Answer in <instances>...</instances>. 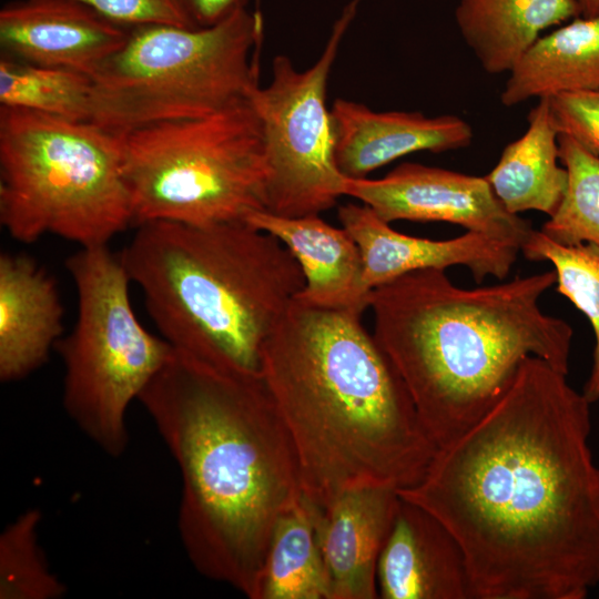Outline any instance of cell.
<instances>
[{
	"instance_id": "obj_2",
	"label": "cell",
	"mask_w": 599,
	"mask_h": 599,
	"mask_svg": "<svg viewBox=\"0 0 599 599\" xmlns=\"http://www.w3.org/2000/svg\"><path fill=\"white\" fill-rule=\"evenodd\" d=\"M138 399L181 474L177 529L190 561L254 599L275 525L304 497L293 441L260 373L174 349Z\"/></svg>"
},
{
	"instance_id": "obj_3",
	"label": "cell",
	"mask_w": 599,
	"mask_h": 599,
	"mask_svg": "<svg viewBox=\"0 0 599 599\" xmlns=\"http://www.w3.org/2000/svg\"><path fill=\"white\" fill-rule=\"evenodd\" d=\"M260 375L293 441L303 495L318 508L352 489L410 487L437 450L363 313L293 298L262 347Z\"/></svg>"
},
{
	"instance_id": "obj_25",
	"label": "cell",
	"mask_w": 599,
	"mask_h": 599,
	"mask_svg": "<svg viewBox=\"0 0 599 599\" xmlns=\"http://www.w3.org/2000/svg\"><path fill=\"white\" fill-rule=\"evenodd\" d=\"M559 160L568 173L565 196L540 231L554 242L599 247V156L559 134Z\"/></svg>"
},
{
	"instance_id": "obj_23",
	"label": "cell",
	"mask_w": 599,
	"mask_h": 599,
	"mask_svg": "<svg viewBox=\"0 0 599 599\" xmlns=\"http://www.w3.org/2000/svg\"><path fill=\"white\" fill-rule=\"evenodd\" d=\"M90 98V75L1 54L0 106L88 121Z\"/></svg>"
},
{
	"instance_id": "obj_7",
	"label": "cell",
	"mask_w": 599,
	"mask_h": 599,
	"mask_svg": "<svg viewBox=\"0 0 599 599\" xmlns=\"http://www.w3.org/2000/svg\"><path fill=\"white\" fill-rule=\"evenodd\" d=\"M263 32L261 12L247 9L206 28L131 26L91 75L88 122L123 134L248 100L260 85Z\"/></svg>"
},
{
	"instance_id": "obj_21",
	"label": "cell",
	"mask_w": 599,
	"mask_h": 599,
	"mask_svg": "<svg viewBox=\"0 0 599 599\" xmlns=\"http://www.w3.org/2000/svg\"><path fill=\"white\" fill-rule=\"evenodd\" d=\"M527 120L525 133L504 148L485 179L508 212L538 211L550 217L565 196L568 173L558 163L559 132L549 99H539Z\"/></svg>"
},
{
	"instance_id": "obj_18",
	"label": "cell",
	"mask_w": 599,
	"mask_h": 599,
	"mask_svg": "<svg viewBox=\"0 0 599 599\" xmlns=\"http://www.w3.org/2000/svg\"><path fill=\"white\" fill-rule=\"evenodd\" d=\"M54 281L30 256L0 255V378L29 375L49 357L63 332Z\"/></svg>"
},
{
	"instance_id": "obj_15",
	"label": "cell",
	"mask_w": 599,
	"mask_h": 599,
	"mask_svg": "<svg viewBox=\"0 0 599 599\" xmlns=\"http://www.w3.org/2000/svg\"><path fill=\"white\" fill-rule=\"evenodd\" d=\"M377 587L383 599H474L457 539L434 515L402 497L378 558Z\"/></svg>"
},
{
	"instance_id": "obj_11",
	"label": "cell",
	"mask_w": 599,
	"mask_h": 599,
	"mask_svg": "<svg viewBox=\"0 0 599 599\" xmlns=\"http://www.w3.org/2000/svg\"><path fill=\"white\" fill-rule=\"evenodd\" d=\"M344 196L369 206L380 219L448 222L520 247L534 230L508 212L485 176L406 162L380 179H346Z\"/></svg>"
},
{
	"instance_id": "obj_5",
	"label": "cell",
	"mask_w": 599,
	"mask_h": 599,
	"mask_svg": "<svg viewBox=\"0 0 599 599\" xmlns=\"http://www.w3.org/2000/svg\"><path fill=\"white\" fill-rule=\"evenodd\" d=\"M120 256L175 351L238 373H260L266 338L304 286L292 253L247 222L142 223Z\"/></svg>"
},
{
	"instance_id": "obj_24",
	"label": "cell",
	"mask_w": 599,
	"mask_h": 599,
	"mask_svg": "<svg viewBox=\"0 0 599 599\" xmlns=\"http://www.w3.org/2000/svg\"><path fill=\"white\" fill-rule=\"evenodd\" d=\"M520 252L530 261H548L557 275V292L568 298L590 322L595 346L590 374L581 390L590 404L599 400V247L566 246L532 230Z\"/></svg>"
},
{
	"instance_id": "obj_22",
	"label": "cell",
	"mask_w": 599,
	"mask_h": 599,
	"mask_svg": "<svg viewBox=\"0 0 599 599\" xmlns=\"http://www.w3.org/2000/svg\"><path fill=\"white\" fill-rule=\"evenodd\" d=\"M314 512L303 497L277 520L254 599H328Z\"/></svg>"
},
{
	"instance_id": "obj_13",
	"label": "cell",
	"mask_w": 599,
	"mask_h": 599,
	"mask_svg": "<svg viewBox=\"0 0 599 599\" xmlns=\"http://www.w3.org/2000/svg\"><path fill=\"white\" fill-rule=\"evenodd\" d=\"M129 30L79 0H16L0 10L2 54L90 77Z\"/></svg>"
},
{
	"instance_id": "obj_1",
	"label": "cell",
	"mask_w": 599,
	"mask_h": 599,
	"mask_svg": "<svg viewBox=\"0 0 599 599\" xmlns=\"http://www.w3.org/2000/svg\"><path fill=\"white\" fill-rule=\"evenodd\" d=\"M590 403L527 357L496 403L398 495L460 545L474 599H585L599 585Z\"/></svg>"
},
{
	"instance_id": "obj_8",
	"label": "cell",
	"mask_w": 599,
	"mask_h": 599,
	"mask_svg": "<svg viewBox=\"0 0 599 599\" xmlns=\"http://www.w3.org/2000/svg\"><path fill=\"white\" fill-rule=\"evenodd\" d=\"M116 135L135 225L245 222L267 210L263 131L250 99Z\"/></svg>"
},
{
	"instance_id": "obj_28",
	"label": "cell",
	"mask_w": 599,
	"mask_h": 599,
	"mask_svg": "<svg viewBox=\"0 0 599 599\" xmlns=\"http://www.w3.org/2000/svg\"><path fill=\"white\" fill-rule=\"evenodd\" d=\"M124 26L169 23L195 28L181 0H79Z\"/></svg>"
},
{
	"instance_id": "obj_30",
	"label": "cell",
	"mask_w": 599,
	"mask_h": 599,
	"mask_svg": "<svg viewBox=\"0 0 599 599\" xmlns=\"http://www.w3.org/2000/svg\"><path fill=\"white\" fill-rule=\"evenodd\" d=\"M581 8L582 17L599 14V0H577Z\"/></svg>"
},
{
	"instance_id": "obj_26",
	"label": "cell",
	"mask_w": 599,
	"mask_h": 599,
	"mask_svg": "<svg viewBox=\"0 0 599 599\" xmlns=\"http://www.w3.org/2000/svg\"><path fill=\"white\" fill-rule=\"evenodd\" d=\"M41 517L38 509H28L0 535L1 599H57L65 593L38 541Z\"/></svg>"
},
{
	"instance_id": "obj_6",
	"label": "cell",
	"mask_w": 599,
	"mask_h": 599,
	"mask_svg": "<svg viewBox=\"0 0 599 599\" xmlns=\"http://www.w3.org/2000/svg\"><path fill=\"white\" fill-rule=\"evenodd\" d=\"M0 222L23 243L53 234L108 245L134 224L119 135L0 106Z\"/></svg>"
},
{
	"instance_id": "obj_17",
	"label": "cell",
	"mask_w": 599,
	"mask_h": 599,
	"mask_svg": "<svg viewBox=\"0 0 599 599\" xmlns=\"http://www.w3.org/2000/svg\"><path fill=\"white\" fill-rule=\"evenodd\" d=\"M248 224L275 236L301 266L304 286L294 297L304 305L364 313L370 293L363 281L359 248L344 227H334L319 215L285 217L257 211Z\"/></svg>"
},
{
	"instance_id": "obj_16",
	"label": "cell",
	"mask_w": 599,
	"mask_h": 599,
	"mask_svg": "<svg viewBox=\"0 0 599 599\" xmlns=\"http://www.w3.org/2000/svg\"><path fill=\"white\" fill-rule=\"evenodd\" d=\"M335 162L348 179L370 172L414 152L458 150L471 143V126L453 114L374 111L363 103L337 99L331 108Z\"/></svg>"
},
{
	"instance_id": "obj_19",
	"label": "cell",
	"mask_w": 599,
	"mask_h": 599,
	"mask_svg": "<svg viewBox=\"0 0 599 599\" xmlns=\"http://www.w3.org/2000/svg\"><path fill=\"white\" fill-rule=\"evenodd\" d=\"M508 74L500 94L505 106L599 90V14L577 17L540 35Z\"/></svg>"
},
{
	"instance_id": "obj_20",
	"label": "cell",
	"mask_w": 599,
	"mask_h": 599,
	"mask_svg": "<svg viewBox=\"0 0 599 599\" xmlns=\"http://www.w3.org/2000/svg\"><path fill=\"white\" fill-rule=\"evenodd\" d=\"M582 16L577 0H458L459 33L481 68L509 72L548 28Z\"/></svg>"
},
{
	"instance_id": "obj_9",
	"label": "cell",
	"mask_w": 599,
	"mask_h": 599,
	"mask_svg": "<svg viewBox=\"0 0 599 599\" xmlns=\"http://www.w3.org/2000/svg\"><path fill=\"white\" fill-rule=\"evenodd\" d=\"M65 266L78 294V317L55 344L64 366L63 406L88 438L119 457L129 443V405L174 348L136 318L130 276L108 245L81 247Z\"/></svg>"
},
{
	"instance_id": "obj_4",
	"label": "cell",
	"mask_w": 599,
	"mask_h": 599,
	"mask_svg": "<svg viewBox=\"0 0 599 599\" xmlns=\"http://www.w3.org/2000/svg\"><path fill=\"white\" fill-rule=\"evenodd\" d=\"M556 281L551 270L463 288L430 268L372 291L373 334L437 448L483 417L527 357L568 374L572 328L539 306Z\"/></svg>"
},
{
	"instance_id": "obj_27",
	"label": "cell",
	"mask_w": 599,
	"mask_h": 599,
	"mask_svg": "<svg viewBox=\"0 0 599 599\" xmlns=\"http://www.w3.org/2000/svg\"><path fill=\"white\" fill-rule=\"evenodd\" d=\"M548 99L559 134L569 135L599 156V90L564 93Z\"/></svg>"
},
{
	"instance_id": "obj_29",
	"label": "cell",
	"mask_w": 599,
	"mask_h": 599,
	"mask_svg": "<svg viewBox=\"0 0 599 599\" xmlns=\"http://www.w3.org/2000/svg\"><path fill=\"white\" fill-rule=\"evenodd\" d=\"M195 28H206L222 22L238 11L247 9L250 0H181Z\"/></svg>"
},
{
	"instance_id": "obj_12",
	"label": "cell",
	"mask_w": 599,
	"mask_h": 599,
	"mask_svg": "<svg viewBox=\"0 0 599 599\" xmlns=\"http://www.w3.org/2000/svg\"><path fill=\"white\" fill-rule=\"evenodd\" d=\"M338 219L359 248L369 291L413 271L450 266L467 267L478 283L486 277L501 281L520 252L516 244L471 231L440 241L406 235L363 203L339 206Z\"/></svg>"
},
{
	"instance_id": "obj_14",
	"label": "cell",
	"mask_w": 599,
	"mask_h": 599,
	"mask_svg": "<svg viewBox=\"0 0 599 599\" xmlns=\"http://www.w3.org/2000/svg\"><path fill=\"white\" fill-rule=\"evenodd\" d=\"M400 497L386 486L347 490L315 507L328 599L378 598L377 562Z\"/></svg>"
},
{
	"instance_id": "obj_10",
	"label": "cell",
	"mask_w": 599,
	"mask_h": 599,
	"mask_svg": "<svg viewBox=\"0 0 599 599\" xmlns=\"http://www.w3.org/2000/svg\"><path fill=\"white\" fill-rule=\"evenodd\" d=\"M363 0H351L335 20L317 61L298 71L276 55L272 78L250 101L260 119L268 167L267 210L285 216L319 215L344 196L346 176L335 162L327 82L343 39Z\"/></svg>"
}]
</instances>
